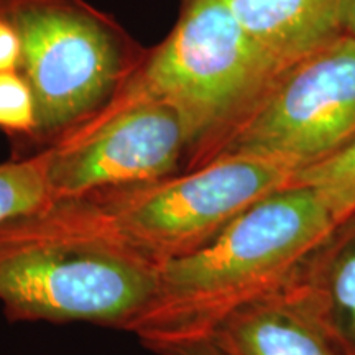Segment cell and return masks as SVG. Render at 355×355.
I'll use <instances>...</instances> for the list:
<instances>
[{"label": "cell", "mask_w": 355, "mask_h": 355, "mask_svg": "<svg viewBox=\"0 0 355 355\" xmlns=\"http://www.w3.org/2000/svg\"><path fill=\"white\" fill-rule=\"evenodd\" d=\"M344 35H354L355 37V0H349L347 13H345Z\"/></svg>", "instance_id": "cell-16"}, {"label": "cell", "mask_w": 355, "mask_h": 355, "mask_svg": "<svg viewBox=\"0 0 355 355\" xmlns=\"http://www.w3.org/2000/svg\"><path fill=\"white\" fill-rule=\"evenodd\" d=\"M43 152L0 163V222L51 202Z\"/></svg>", "instance_id": "cell-11"}, {"label": "cell", "mask_w": 355, "mask_h": 355, "mask_svg": "<svg viewBox=\"0 0 355 355\" xmlns=\"http://www.w3.org/2000/svg\"><path fill=\"white\" fill-rule=\"evenodd\" d=\"M296 183L316 188L329 204L336 222L355 214V139L321 159L296 171Z\"/></svg>", "instance_id": "cell-12"}, {"label": "cell", "mask_w": 355, "mask_h": 355, "mask_svg": "<svg viewBox=\"0 0 355 355\" xmlns=\"http://www.w3.org/2000/svg\"><path fill=\"white\" fill-rule=\"evenodd\" d=\"M283 69L219 0H181L170 33L146 50L115 96L163 101L181 114L189 171L214 159L227 132Z\"/></svg>", "instance_id": "cell-3"}, {"label": "cell", "mask_w": 355, "mask_h": 355, "mask_svg": "<svg viewBox=\"0 0 355 355\" xmlns=\"http://www.w3.org/2000/svg\"><path fill=\"white\" fill-rule=\"evenodd\" d=\"M21 42L17 30L0 19V74L20 71Z\"/></svg>", "instance_id": "cell-14"}, {"label": "cell", "mask_w": 355, "mask_h": 355, "mask_svg": "<svg viewBox=\"0 0 355 355\" xmlns=\"http://www.w3.org/2000/svg\"><path fill=\"white\" fill-rule=\"evenodd\" d=\"M40 152L51 199L84 198L183 171L188 132L166 102L115 96Z\"/></svg>", "instance_id": "cell-7"}, {"label": "cell", "mask_w": 355, "mask_h": 355, "mask_svg": "<svg viewBox=\"0 0 355 355\" xmlns=\"http://www.w3.org/2000/svg\"><path fill=\"white\" fill-rule=\"evenodd\" d=\"M157 355H220L217 349L212 345L209 339L191 340V343L175 344L170 347L159 349Z\"/></svg>", "instance_id": "cell-15"}, {"label": "cell", "mask_w": 355, "mask_h": 355, "mask_svg": "<svg viewBox=\"0 0 355 355\" xmlns=\"http://www.w3.org/2000/svg\"><path fill=\"white\" fill-rule=\"evenodd\" d=\"M336 224L313 186L293 181L266 194L196 254L159 266L157 290L127 332L152 352L209 339L232 311L290 283Z\"/></svg>", "instance_id": "cell-2"}, {"label": "cell", "mask_w": 355, "mask_h": 355, "mask_svg": "<svg viewBox=\"0 0 355 355\" xmlns=\"http://www.w3.org/2000/svg\"><path fill=\"white\" fill-rule=\"evenodd\" d=\"M354 139L355 37L343 35L286 66L227 132L214 159L242 155L301 170Z\"/></svg>", "instance_id": "cell-6"}, {"label": "cell", "mask_w": 355, "mask_h": 355, "mask_svg": "<svg viewBox=\"0 0 355 355\" xmlns=\"http://www.w3.org/2000/svg\"><path fill=\"white\" fill-rule=\"evenodd\" d=\"M0 19L21 42L20 73L38 107L37 152L105 107L146 55L87 0H0Z\"/></svg>", "instance_id": "cell-4"}, {"label": "cell", "mask_w": 355, "mask_h": 355, "mask_svg": "<svg viewBox=\"0 0 355 355\" xmlns=\"http://www.w3.org/2000/svg\"><path fill=\"white\" fill-rule=\"evenodd\" d=\"M209 340L220 355H343L293 279L232 311Z\"/></svg>", "instance_id": "cell-8"}, {"label": "cell", "mask_w": 355, "mask_h": 355, "mask_svg": "<svg viewBox=\"0 0 355 355\" xmlns=\"http://www.w3.org/2000/svg\"><path fill=\"white\" fill-rule=\"evenodd\" d=\"M0 132L13 144L12 158L26 157V152L37 146V99L20 71L0 74Z\"/></svg>", "instance_id": "cell-13"}, {"label": "cell", "mask_w": 355, "mask_h": 355, "mask_svg": "<svg viewBox=\"0 0 355 355\" xmlns=\"http://www.w3.org/2000/svg\"><path fill=\"white\" fill-rule=\"evenodd\" d=\"M158 270L91 196L53 199L0 222V303L8 321L127 331L152 300Z\"/></svg>", "instance_id": "cell-1"}, {"label": "cell", "mask_w": 355, "mask_h": 355, "mask_svg": "<svg viewBox=\"0 0 355 355\" xmlns=\"http://www.w3.org/2000/svg\"><path fill=\"white\" fill-rule=\"evenodd\" d=\"M296 171L277 159L235 155L91 198L133 247L162 266L196 254L248 206L291 184Z\"/></svg>", "instance_id": "cell-5"}, {"label": "cell", "mask_w": 355, "mask_h": 355, "mask_svg": "<svg viewBox=\"0 0 355 355\" xmlns=\"http://www.w3.org/2000/svg\"><path fill=\"white\" fill-rule=\"evenodd\" d=\"M283 68L343 37L349 0H219Z\"/></svg>", "instance_id": "cell-9"}, {"label": "cell", "mask_w": 355, "mask_h": 355, "mask_svg": "<svg viewBox=\"0 0 355 355\" xmlns=\"http://www.w3.org/2000/svg\"><path fill=\"white\" fill-rule=\"evenodd\" d=\"M293 283L343 355H355V214L337 222Z\"/></svg>", "instance_id": "cell-10"}]
</instances>
